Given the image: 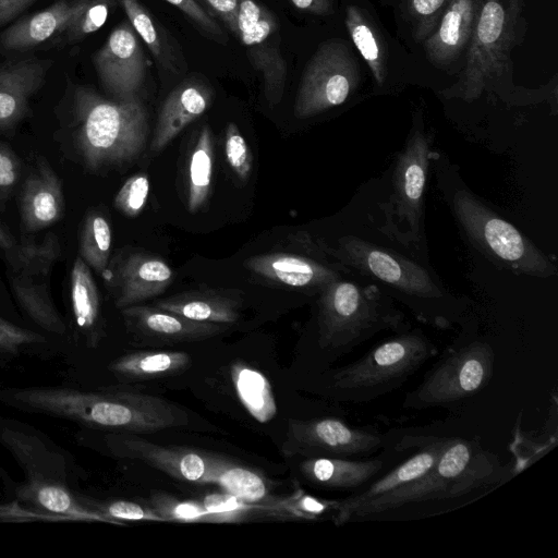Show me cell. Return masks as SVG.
I'll return each instance as SVG.
<instances>
[{
	"mask_svg": "<svg viewBox=\"0 0 558 558\" xmlns=\"http://www.w3.org/2000/svg\"><path fill=\"white\" fill-rule=\"evenodd\" d=\"M112 232L108 219L98 210L88 211L78 233V256L104 277L110 259Z\"/></svg>",
	"mask_w": 558,
	"mask_h": 558,
	"instance_id": "36",
	"label": "cell"
},
{
	"mask_svg": "<svg viewBox=\"0 0 558 558\" xmlns=\"http://www.w3.org/2000/svg\"><path fill=\"white\" fill-rule=\"evenodd\" d=\"M155 306L197 322L231 325L240 319L243 299L238 291L206 289L174 294Z\"/></svg>",
	"mask_w": 558,
	"mask_h": 558,
	"instance_id": "29",
	"label": "cell"
},
{
	"mask_svg": "<svg viewBox=\"0 0 558 558\" xmlns=\"http://www.w3.org/2000/svg\"><path fill=\"white\" fill-rule=\"evenodd\" d=\"M172 5L181 10L194 23H196L204 32L215 38H222L223 31L210 14L196 0H166Z\"/></svg>",
	"mask_w": 558,
	"mask_h": 558,
	"instance_id": "47",
	"label": "cell"
},
{
	"mask_svg": "<svg viewBox=\"0 0 558 558\" xmlns=\"http://www.w3.org/2000/svg\"><path fill=\"white\" fill-rule=\"evenodd\" d=\"M94 64L100 83L113 99L137 97L146 77L147 62L130 22H122L112 29L95 53Z\"/></svg>",
	"mask_w": 558,
	"mask_h": 558,
	"instance_id": "16",
	"label": "cell"
},
{
	"mask_svg": "<svg viewBox=\"0 0 558 558\" xmlns=\"http://www.w3.org/2000/svg\"><path fill=\"white\" fill-rule=\"evenodd\" d=\"M0 305L4 308H9V311H12V303L10 302V298L8 296V292L0 279Z\"/></svg>",
	"mask_w": 558,
	"mask_h": 558,
	"instance_id": "52",
	"label": "cell"
},
{
	"mask_svg": "<svg viewBox=\"0 0 558 558\" xmlns=\"http://www.w3.org/2000/svg\"><path fill=\"white\" fill-rule=\"evenodd\" d=\"M414 446V452L388 472L381 473L363 489L341 498L331 521L342 526L350 521L352 512L362 505L378 497L393 493L418 480L432 468L438 458L445 435L408 434Z\"/></svg>",
	"mask_w": 558,
	"mask_h": 558,
	"instance_id": "18",
	"label": "cell"
},
{
	"mask_svg": "<svg viewBox=\"0 0 558 558\" xmlns=\"http://www.w3.org/2000/svg\"><path fill=\"white\" fill-rule=\"evenodd\" d=\"M190 354L181 351H138L113 360L108 368L114 376L142 380L172 376L186 369Z\"/></svg>",
	"mask_w": 558,
	"mask_h": 558,
	"instance_id": "30",
	"label": "cell"
},
{
	"mask_svg": "<svg viewBox=\"0 0 558 558\" xmlns=\"http://www.w3.org/2000/svg\"><path fill=\"white\" fill-rule=\"evenodd\" d=\"M173 278L162 258L140 252L114 258L104 275L119 310L161 294Z\"/></svg>",
	"mask_w": 558,
	"mask_h": 558,
	"instance_id": "19",
	"label": "cell"
},
{
	"mask_svg": "<svg viewBox=\"0 0 558 558\" xmlns=\"http://www.w3.org/2000/svg\"><path fill=\"white\" fill-rule=\"evenodd\" d=\"M80 495L86 505L112 520L116 525H124L126 521L166 522L151 507H143L140 504L128 500L102 502L90 499L82 494Z\"/></svg>",
	"mask_w": 558,
	"mask_h": 558,
	"instance_id": "41",
	"label": "cell"
},
{
	"mask_svg": "<svg viewBox=\"0 0 558 558\" xmlns=\"http://www.w3.org/2000/svg\"><path fill=\"white\" fill-rule=\"evenodd\" d=\"M21 250V240H17L0 220V252L5 266L11 265Z\"/></svg>",
	"mask_w": 558,
	"mask_h": 558,
	"instance_id": "49",
	"label": "cell"
},
{
	"mask_svg": "<svg viewBox=\"0 0 558 558\" xmlns=\"http://www.w3.org/2000/svg\"><path fill=\"white\" fill-rule=\"evenodd\" d=\"M395 438L374 427L351 425L335 416L290 418L282 452L304 458H365L392 445Z\"/></svg>",
	"mask_w": 558,
	"mask_h": 558,
	"instance_id": "13",
	"label": "cell"
},
{
	"mask_svg": "<svg viewBox=\"0 0 558 558\" xmlns=\"http://www.w3.org/2000/svg\"><path fill=\"white\" fill-rule=\"evenodd\" d=\"M23 178V162L15 150L0 141V204L4 205Z\"/></svg>",
	"mask_w": 558,
	"mask_h": 558,
	"instance_id": "46",
	"label": "cell"
},
{
	"mask_svg": "<svg viewBox=\"0 0 558 558\" xmlns=\"http://www.w3.org/2000/svg\"><path fill=\"white\" fill-rule=\"evenodd\" d=\"M225 151L229 167L241 181L252 172L253 159L250 147L235 123H228L225 132Z\"/></svg>",
	"mask_w": 558,
	"mask_h": 558,
	"instance_id": "44",
	"label": "cell"
},
{
	"mask_svg": "<svg viewBox=\"0 0 558 558\" xmlns=\"http://www.w3.org/2000/svg\"><path fill=\"white\" fill-rule=\"evenodd\" d=\"M236 37L246 48L248 61L263 76L265 98L271 106L279 104L288 68L280 50L276 16L254 0H240Z\"/></svg>",
	"mask_w": 558,
	"mask_h": 558,
	"instance_id": "15",
	"label": "cell"
},
{
	"mask_svg": "<svg viewBox=\"0 0 558 558\" xmlns=\"http://www.w3.org/2000/svg\"><path fill=\"white\" fill-rule=\"evenodd\" d=\"M296 9L315 14L327 15L332 12L331 0H289Z\"/></svg>",
	"mask_w": 558,
	"mask_h": 558,
	"instance_id": "51",
	"label": "cell"
},
{
	"mask_svg": "<svg viewBox=\"0 0 558 558\" xmlns=\"http://www.w3.org/2000/svg\"><path fill=\"white\" fill-rule=\"evenodd\" d=\"M388 463V457H313L301 461L300 472L315 487L353 494L384 473Z\"/></svg>",
	"mask_w": 558,
	"mask_h": 558,
	"instance_id": "24",
	"label": "cell"
},
{
	"mask_svg": "<svg viewBox=\"0 0 558 558\" xmlns=\"http://www.w3.org/2000/svg\"><path fill=\"white\" fill-rule=\"evenodd\" d=\"M452 207L465 235L494 264L532 277L555 276L556 266L551 259L472 193L458 190Z\"/></svg>",
	"mask_w": 558,
	"mask_h": 558,
	"instance_id": "8",
	"label": "cell"
},
{
	"mask_svg": "<svg viewBox=\"0 0 558 558\" xmlns=\"http://www.w3.org/2000/svg\"><path fill=\"white\" fill-rule=\"evenodd\" d=\"M0 403L117 433H151L189 423L184 411L162 398L117 388L88 391L61 386H0Z\"/></svg>",
	"mask_w": 558,
	"mask_h": 558,
	"instance_id": "1",
	"label": "cell"
},
{
	"mask_svg": "<svg viewBox=\"0 0 558 558\" xmlns=\"http://www.w3.org/2000/svg\"><path fill=\"white\" fill-rule=\"evenodd\" d=\"M121 314L129 332L147 344L201 341L229 328V325L197 322L149 305H132L122 308Z\"/></svg>",
	"mask_w": 558,
	"mask_h": 558,
	"instance_id": "21",
	"label": "cell"
},
{
	"mask_svg": "<svg viewBox=\"0 0 558 558\" xmlns=\"http://www.w3.org/2000/svg\"><path fill=\"white\" fill-rule=\"evenodd\" d=\"M483 0H450L434 33L423 41L427 60L446 69L465 52Z\"/></svg>",
	"mask_w": 558,
	"mask_h": 558,
	"instance_id": "23",
	"label": "cell"
},
{
	"mask_svg": "<svg viewBox=\"0 0 558 558\" xmlns=\"http://www.w3.org/2000/svg\"><path fill=\"white\" fill-rule=\"evenodd\" d=\"M62 180L46 157L37 156L22 178L19 214L23 232L34 233L59 222L64 215Z\"/></svg>",
	"mask_w": 558,
	"mask_h": 558,
	"instance_id": "20",
	"label": "cell"
},
{
	"mask_svg": "<svg viewBox=\"0 0 558 558\" xmlns=\"http://www.w3.org/2000/svg\"><path fill=\"white\" fill-rule=\"evenodd\" d=\"M49 338L0 316V367L24 355H46Z\"/></svg>",
	"mask_w": 558,
	"mask_h": 558,
	"instance_id": "37",
	"label": "cell"
},
{
	"mask_svg": "<svg viewBox=\"0 0 558 558\" xmlns=\"http://www.w3.org/2000/svg\"><path fill=\"white\" fill-rule=\"evenodd\" d=\"M88 0L58 1L7 28L0 36V47L21 50L37 46L65 32Z\"/></svg>",
	"mask_w": 558,
	"mask_h": 558,
	"instance_id": "28",
	"label": "cell"
},
{
	"mask_svg": "<svg viewBox=\"0 0 558 558\" xmlns=\"http://www.w3.org/2000/svg\"><path fill=\"white\" fill-rule=\"evenodd\" d=\"M508 477L509 469L496 453L484 449L476 438L447 436L427 473L393 493L356 508L350 521L409 504L460 497L474 489L504 483Z\"/></svg>",
	"mask_w": 558,
	"mask_h": 558,
	"instance_id": "6",
	"label": "cell"
},
{
	"mask_svg": "<svg viewBox=\"0 0 558 558\" xmlns=\"http://www.w3.org/2000/svg\"><path fill=\"white\" fill-rule=\"evenodd\" d=\"M430 140L421 125L413 129L399 153L392 173V193L383 206L384 230L404 245L423 240L424 195Z\"/></svg>",
	"mask_w": 558,
	"mask_h": 558,
	"instance_id": "11",
	"label": "cell"
},
{
	"mask_svg": "<svg viewBox=\"0 0 558 558\" xmlns=\"http://www.w3.org/2000/svg\"><path fill=\"white\" fill-rule=\"evenodd\" d=\"M246 269L269 281L319 293L349 271L336 262L317 260L291 253L255 255L244 262Z\"/></svg>",
	"mask_w": 558,
	"mask_h": 558,
	"instance_id": "22",
	"label": "cell"
},
{
	"mask_svg": "<svg viewBox=\"0 0 558 558\" xmlns=\"http://www.w3.org/2000/svg\"><path fill=\"white\" fill-rule=\"evenodd\" d=\"M69 290L75 337L95 349L105 336L101 302L92 269L80 256L72 265Z\"/></svg>",
	"mask_w": 558,
	"mask_h": 558,
	"instance_id": "27",
	"label": "cell"
},
{
	"mask_svg": "<svg viewBox=\"0 0 558 558\" xmlns=\"http://www.w3.org/2000/svg\"><path fill=\"white\" fill-rule=\"evenodd\" d=\"M61 254L58 236L46 233L40 242L21 239L15 262L5 267L11 295L23 315L47 335L65 337L69 327L58 312L50 289L53 266Z\"/></svg>",
	"mask_w": 558,
	"mask_h": 558,
	"instance_id": "10",
	"label": "cell"
},
{
	"mask_svg": "<svg viewBox=\"0 0 558 558\" xmlns=\"http://www.w3.org/2000/svg\"><path fill=\"white\" fill-rule=\"evenodd\" d=\"M211 89L198 81H185L165 99L150 144L153 153L162 150L190 123L210 106Z\"/></svg>",
	"mask_w": 558,
	"mask_h": 558,
	"instance_id": "26",
	"label": "cell"
},
{
	"mask_svg": "<svg viewBox=\"0 0 558 558\" xmlns=\"http://www.w3.org/2000/svg\"><path fill=\"white\" fill-rule=\"evenodd\" d=\"M236 36L240 0H202Z\"/></svg>",
	"mask_w": 558,
	"mask_h": 558,
	"instance_id": "48",
	"label": "cell"
},
{
	"mask_svg": "<svg viewBox=\"0 0 558 558\" xmlns=\"http://www.w3.org/2000/svg\"><path fill=\"white\" fill-rule=\"evenodd\" d=\"M48 64L26 59L0 65V132L14 129L25 118L29 99L41 86Z\"/></svg>",
	"mask_w": 558,
	"mask_h": 558,
	"instance_id": "25",
	"label": "cell"
},
{
	"mask_svg": "<svg viewBox=\"0 0 558 558\" xmlns=\"http://www.w3.org/2000/svg\"><path fill=\"white\" fill-rule=\"evenodd\" d=\"M361 71L349 44L339 38L323 41L302 75L294 114L307 119L344 104L357 89Z\"/></svg>",
	"mask_w": 558,
	"mask_h": 558,
	"instance_id": "12",
	"label": "cell"
},
{
	"mask_svg": "<svg viewBox=\"0 0 558 558\" xmlns=\"http://www.w3.org/2000/svg\"><path fill=\"white\" fill-rule=\"evenodd\" d=\"M150 502L151 508L166 522L214 523L211 513L202 501H182L165 494H157L151 497Z\"/></svg>",
	"mask_w": 558,
	"mask_h": 558,
	"instance_id": "39",
	"label": "cell"
},
{
	"mask_svg": "<svg viewBox=\"0 0 558 558\" xmlns=\"http://www.w3.org/2000/svg\"><path fill=\"white\" fill-rule=\"evenodd\" d=\"M344 275L318 293L316 343L330 360L381 331L408 329L403 313L378 284L345 279Z\"/></svg>",
	"mask_w": 558,
	"mask_h": 558,
	"instance_id": "5",
	"label": "cell"
},
{
	"mask_svg": "<svg viewBox=\"0 0 558 558\" xmlns=\"http://www.w3.org/2000/svg\"><path fill=\"white\" fill-rule=\"evenodd\" d=\"M148 193V177L144 173L132 175L117 193L113 205L124 216L137 217L145 208Z\"/></svg>",
	"mask_w": 558,
	"mask_h": 558,
	"instance_id": "45",
	"label": "cell"
},
{
	"mask_svg": "<svg viewBox=\"0 0 558 558\" xmlns=\"http://www.w3.org/2000/svg\"><path fill=\"white\" fill-rule=\"evenodd\" d=\"M322 250L350 274L385 286L425 324L447 329L462 314V305L424 267L393 251L354 235H344L336 247Z\"/></svg>",
	"mask_w": 558,
	"mask_h": 558,
	"instance_id": "3",
	"label": "cell"
},
{
	"mask_svg": "<svg viewBox=\"0 0 558 558\" xmlns=\"http://www.w3.org/2000/svg\"><path fill=\"white\" fill-rule=\"evenodd\" d=\"M436 353V345L420 329L408 328L325 373L323 390L341 402L367 403L400 388Z\"/></svg>",
	"mask_w": 558,
	"mask_h": 558,
	"instance_id": "7",
	"label": "cell"
},
{
	"mask_svg": "<svg viewBox=\"0 0 558 558\" xmlns=\"http://www.w3.org/2000/svg\"><path fill=\"white\" fill-rule=\"evenodd\" d=\"M345 27L378 86L387 77V53L385 45L367 15L355 4L345 9Z\"/></svg>",
	"mask_w": 558,
	"mask_h": 558,
	"instance_id": "32",
	"label": "cell"
},
{
	"mask_svg": "<svg viewBox=\"0 0 558 558\" xmlns=\"http://www.w3.org/2000/svg\"><path fill=\"white\" fill-rule=\"evenodd\" d=\"M231 379L236 395L247 412L258 422L270 421L277 412L275 396L268 379L258 371L235 363Z\"/></svg>",
	"mask_w": 558,
	"mask_h": 558,
	"instance_id": "35",
	"label": "cell"
},
{
	"mask_svg": "<svg viewBox=\"0 0 558 558\" xmlns=\"http://www.w3.org/2000/svg\"><path fill=\"white\" fill-rule=\"evenodd\" d=\"M214 169V137L203 125L189 160L186 205L190 213L201 210L208 201Z\"/></svg>",
	"mask_w": 558,
	"mask_h": 558,
	"instance_id": "33",
	"label": "cell"
},
{
	"mask_svg": "<svg viewBox=\"0 0 558 558\" xmlns=\"http://www.w3.org/2000/svg\"><path fill=\"white\" fill-rule=\"evenodd\" d=\"M205 483L220 486L226 493L252 505L268 500L269 487L256 471L211 454Z\"/></svg>",
	"mask_w": 558,
	"mask_h": 558,
	"instance_id": "31",
	"label": "cell"
},
{
	"mask_svg": "<svg viewBox=\"0 0 558 558\" xmlns=\"http://www.w3.org/2000/svg\"><path fill=\"white\" fill-rule=\"evenodd\" d=\"M113 0H88L65 33L70 41H76L98 31L107 21Z\"/></svg>",
	"mask_w": 558,
	"mask_h": 558,
	"instance_id": "43",
	"label": "cell"
},
{
	"mask_svg": "<svg viewBox=\"0 0 558 558\" xmlns=\"http://www.w3.org/2000/svg\"><path fill=\"white\" fill-rule=\"evenodd\" d=\"M102 442L116 458L142 461L180 481L205 483L211 461V454L158 445L137 434L110 432Z\"/></svg>",
	"mask_w": 558,
	"mask_h": 558,
	"instance_id": "17",
	"label": "cell"
},
{
	"mask_svg": "<svg viewBox=\"0 0 558 558\" xmlns=\"http://www.w3.org/2000/svg\"><path fill=\"white\" fill-rule=\"evenodd\" d=\"M495 351L482 338H460L450 345L421 384L408 392L402 408H452L481 392L494 374Z\"/></svg>",
	"mask_w": 558,
	"mask_h": 558,
	"instance_id": "9",
	"label": "cell"
},
{
	"mask_svg": "<svg viewBox=\"0 0 558 558\" xmlns=\"http://www.w3.org/2000/svg\"><path fill=\"white\" fill-rule=\"evenodd\" d=\"M124 9L129 22L146 44L154 57L162 63L167 61L166 44L162 34L149 12L137 0H118Z\"/></svg>",
	"mask_w": 558,
	"mask_h": 558,
	"instance_id": "38",
	"label": "cell"
},
{
	"mask_svg": "<svg viewBox=\"0 0 558 558\" xmlns=\"http://www.w3.org/2000/svg\"><path fill=\"white\" fill-rule=\"evenodd\" d=\"M0 445L25 474L22 486H70L76 489L78 471L72 454L47 435L21 421L0 417Z\"/></svg>",
	"mask_w": 558,
	"mask_h": 558,
	"instance_id": "14",
	"label": "cell"
},
{
	"mask_svg": "<svg viewBox=\"0 0 558 558\" xmlns=\"http://www.w3.org/2000/svg\"><path fill=\"white\" fill-rule=\"evenodd\" d=\"M147 133V112L137 97L108 99L77 85L54 141L68 160L87 173L100 174L136 160Z\"/></svg>",
	"mask_w": 558,
	"mask_h": 558,
	"instance_id": "2",
	"label": "cell"
},
{
	"mask_svg": "<svg viewBox=\"0 0 558 558\" xmlns=\"http://www.w3.org/2000/svg\"><path fill=\"white\" fill-rule=\"evenodd\" d=\"M449 2L450 0H405V11L416 41L423 43L434 33Z\"/></svg>",
	"mask_w": 558,
	"mask_h": 558,
	"instance_id": "40",
	"label": "cell"
},
{
	"mask_svg": "<svg viewBox=\"0 0 558 558\" xmlns=\"http://www.w3.org/2000/svg\"><path fill=\"white\" fill-rule=\"evenodd\" d=\"M213 515L214 523H240L255 513V505L245 502L228 493L210 494L202 501Z\"/></svg>",
	"mask_w": 558,
	"mask_h": 558,
	"instance_id": "42",
	"label": "cell"
},
{
	"mask_svg": "<svg viewBox=\"0 0 558 558\" xmlns=\"http://www.w3.org/2000/svg\"><path fill=\"white\" fill-rule=\"evenodd\" d=\"M36 0H0V26L13 20Z\"/></svg>",
	"mask_w": 558,
	"mask_h": 558,
	"instance_id": "50",
	"label": "cell"
},
{
	"mask_svg": "<svg viewBox=\"0 0 558 558\" xmlns=\"http://www.w3.org/2000/svg\"><path fill=\"white\" fill-rule=\"evenodd\" d=\"M340 499H324L296 489L286 498H272L255 505L256 514L275 519L317 521L332 519Z\"/></svg>",
	"mask_w": 558,
	"mask_h": 558,
	"instance_id": "34",
	"label": "cell"
},
{
	"mask_svg": "<svg viewBox=\"0 0 558 558\" xmlns=\"http://www.w3.org/2000/svg\"><path fill=\"white\" fill-rule=\"evenodd\" d=\"M525 0H483L458 80L439 94L446 99L474 101L483 93L499 97L522 90L513 84L512 49L522 43Z\"/></svg>",
	"mask_w": 558,
	"mask_h": 558,
	"instance_id": "4",
	"label": "cell"
}]
</instances>
